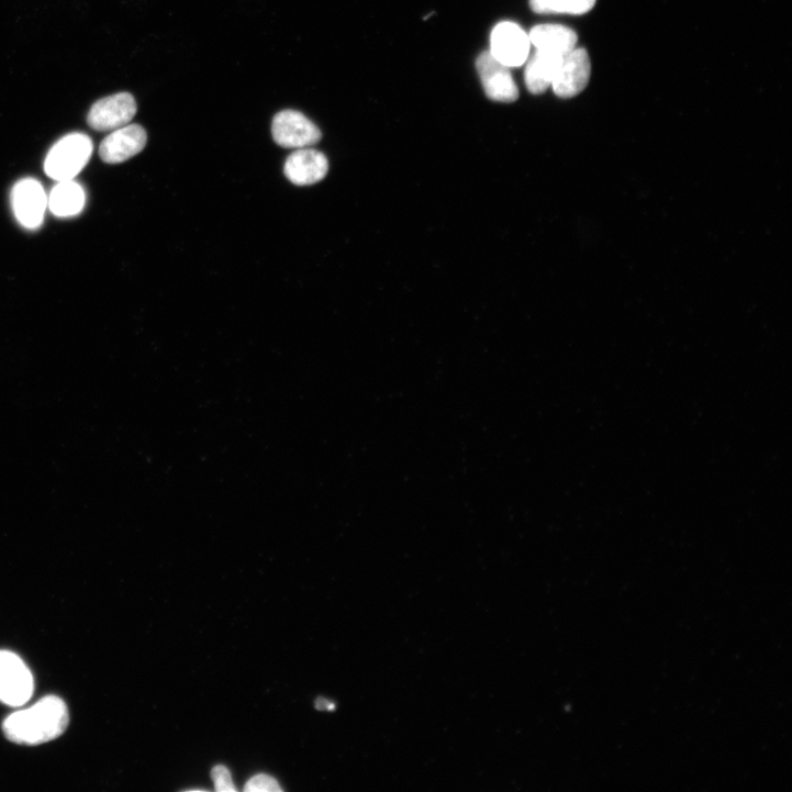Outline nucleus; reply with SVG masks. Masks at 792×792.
<instances>
[{
	"mask_svg": "<svg viewBox=\"0 0 792 792\" xmlns=\"http://www.w3.org/2000/svg\"><path fill=\"white\" fill-rule=\"evenodd\" d=\"M212 778L215 782V789L219 792H234V785L231 771L222 765L216 766L212 771Z\"/></svg>",
	"mask_w": 792,
	"mask_h": 792,
	"instance_id": "obj_17",
	"label": "nucleus"
},
{
	"mask_svg": "<svg viewBox=\"0 0 792 792\" xmlns=\"http://www.w3.org/2000/svg\"><path fill=\"white\" fill-rule=\"evenodd\" d=\"M591 77V63L584 49H575L562 57L551 87L561 99L579 96L588 86Z\"/></svg>",
	"mask_w": 792,
	"mask_h": 792,
	"instance_id": "obj_6",
	"label": "nucleus"
},
{
	"mask_svg": "<svg viewBox=\"0 0 792 792\" xmlns=\"http://www.w3.org/2000/svg\"><path fill=\"white\" fill-rule=\"evenodd\" d=\"M12 199L15 215L24 227L36 230L43 224L47 197L38 181H21L14 188Z\"/></svg>",
	"mask_w": 792,
	"mask_h": 792,
	"instance_id": "obj_10",
	"label": "nucleus"
},
{
	"mask_svg": "<svg viewBox=\"0 0 792 792\" xmlns=\"http://www.w3.org/2000/svg\"><path fill=\"white\" fill-rule=\"evenodd\" d=\"M93 143L85 134L68 135L59 141L47 156L45 170L59 182L74 180L89 164Z\"/></svg>",
	"mask_w": 792,
	"mask_h": 792,
	"instance_id": "obj_2",
	"label": "nucleus"
},
{
	"mask_svg": "<svg viewBox=\"0 0 792 792\" xmlns=\"http://www.w3.org/2000/svg\"><path fill=\"white\" fill-rule=\"evenodd\" d=\"M86 204V193L81 186L70 181L60 182L52 192L49 207L58 217H69L81 213Z\"/></svg>",
	"mask_w": 792,
	"mask_h": 792,
	"instance_id": "obj_14",
	"label": "nucleus"
},
{
	"mask_svg": "<svg viewBox=\"0 0 792 792\" xmlns=\"http://www.w3.org/2000/svg\"><path fill=\"white\" fill-rule=\"evenodd\" d=\"M533 12L542 15H583L595 5V0H529Z\"/></svg>",
	"mask_w": 792,
	"mask_h": 792,
	"instance_id": "obj_15",
	"label": "nucleus"
},
{
	"mask_svg": "<svg viewBox=\"0 0 792 792\" xmlns=\"http://www.w3.org/2000/svg\"><path fill=\"white\" fill-rule=\"evenodd\" d=\"M281 790L278 781L268 774H257L253 777L245 787V791L248 792H278Z\"/></svg>",
	"mask_w": 792,
	"mask_h": 792,
	"instance_id": "obj_16",
	"label": "nucleus"
},
{
	"mask_svg": "<svg viewBox=\"0 0 792 792\" xmlns=\"http://www.w3.org/2000/svg\"><path fill=\"white\" fill-rule=\"evenodd\" d=\"M137 102L130 93H119L98 101L90 110L88 123L98 132H113L134 120Z\"/></svg>",
	"mask_w": 792,
	"mask_h": 792,
	"instance_id": "obj_5",
	"label": "nucleus"
},
{
	"mask_svg": "<svg viewBox=\"0 0 792 792\" xmlns=\"http://www.w3.org/2000/svg\"><path fill=\"white\" fill-rule=\"evenodd\" d=\"M272 137L282 148L302 149L319 144L322 132L302 113L286 110L278 113L272 121Z\"/></svg>",
	"mask_w": 792,
	"mask_h": 792,
	"instance_id": "obj_4",
	"label": "nucleus"
},
{
	"mask_svg": "<svg viewBox=\"0 0 792 792\" xmlns=\"http://www.w3.org/2000/svg\"><path fill=\"white\" fill-rule=\"evenodd\" d=\"M529 48L528 35L514 23H501L492 32L490 54L509 68L523 66L528 59Z\"/></svg>",
	"mask_w": 792,
	"mask_h": 792,
	"instance_id": "obj_7",
	"label": "nucleus"
},
{
	"mask_svg": "<svg viewBox=\"0 0 792 792\" xmlns=\"http://www.w3.org/2000/svg\"><path fill=\"white\" fill-rule=\"evenodd\" d=\"M531 45L536 51L565 57L576 49L577 34L560 25H539L534 27L528 35Z\"/></svg>",
	"mask_w": 792,
	"mask_h": 792,
	"instance_id": "obj_12",
	"label": "nucleus"
},
{
	"mask_svg": "<svg viewBox=\"0 0 792 792\" xmlns=\"http://www.w3.org/2000/svg\"><path fill=\"white\" fill-rule=\"evenodd\" d=\"M34 677L23 659L13 651L0 650V702L23 706L33 696Z\"/></svg>",
	"mask_w": 792,
	"mask_h": 792,
	"instance_id": "obj_3",
	"label": "nucleus"
},
{
	"mask_svg": "<svg viewBox=\"0 0 792 792\" xmlns=\"http://www.w3.org/2000/svg\"><path fill=\"white\" fill-rule=\"evenodd\" d=\"M477 70L487 97L500 103H513L518 99L517 86L510 68L498 62L490 53L477 60Z\"/></svg>",
	"mask_w": 792,
	"mask_h": 792,
	"instance_id": "obj_8",
	"label": "nucleus"
},
{
	"mask_svg": "<svg viewBox=\"0 0 792 792\" xmlns=\"http://www.w3.org/2000/svg\"><path fill=\"white\" fill-rule=\"evenodd\" d=\"M335 705L334 703L330 702L328 700L324 698H320L316 701V709L319 710H334Z\"/></svg>",
	"mask_w": 792,
	"mask_h": 792,
	"instance_id": "obj_18",
	"label": "nucleus"
},
{
	"mask_svg": "<svg viewBox=\"0 0 792 792\" xmlns=\"http://www.w3.org/2000/svg\"><path fill=\"white\" fill-rule=\"evenodd\" d=\"M328 169V160L323 153L302 148L288 157L285 165V175L293 185L308 187L324 180Z\"/></svg>",
	"mask_w": 792,
	"mask_h": 792,
	"instance_id": "obj_11",
	"label": "nucleus"
},
{
	"mask_svg": "<svg viewBox=\"0 0 792 792\" xmlns=\"http://www.w3.org/2000/svg\"><path fill=\"white\" fill-rule=\"evenodd\" d=\"M561 59L560 56L536 51L524 74L526 88L532 94H543L551 87Z\"/></svg>",
	"mask_w": 792,
	"mask_h": 792,
	"instance_id": "obj_13",
	"label": "nucleus"
},
{
	"mask_svg": "<svg viewBox=\"0 0 792 792\" xmlns=\"http://www.w3.org/2000/svg\"><path fill=\"white\" fill-rule=\"evenodd\" d=\"M148 142L147 132L141 125L132 124L113 131L100 147L102 160L110 165L123 164L140 155Z\"/></svg>",
	"mask_w": 792,
	"mask_h": 792,
	"instance_id": "obj_9",
	"label": "nucleus"
},
{
	"mask_svg": "<svg viewBox=\"0 0 792 792\" xmlns=\"http://www.w3.org/2000/svg\"><path fill=\"white\" fill-rule=\"evenodd\" d=\"M69 722L66 702L57 695H48L34 706L10 715L3 724V730L13 743L35 746L60 737Z\"/></svg>",
	"mask_w": 792,
	"mask_h": 792,
	"instance_id": "obj_1",
	"label": "nucleus"
}]
</instances>
